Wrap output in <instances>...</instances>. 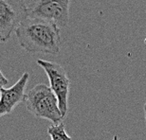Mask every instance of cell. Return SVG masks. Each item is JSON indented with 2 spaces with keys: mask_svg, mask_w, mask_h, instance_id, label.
I'll return each instance as SVG.
<instances>
[{
  "mask_svg": "<svg viewBox=\"0 0 146 140\" xmlns=\"http://www.w3.org/2000/svg\"><path fill=\"white\" fill-rule=\"evenodd\" d=\"M15 35L21 48L30 53L60 52V28L52 22L28 16L16 28Z\"/></svg>",
  "mask_w": 146,
  "mask_h": 140,
  "instance_id": "6da1fadb",
  "label": "cell"
},
{
  "mask_svg": "<svg viewBox=\"0 0 146 140\" xmlns=\"http://www.w3.org/2000/svg\"><path fill=\"white\" fill-rule=\"evenodd\" d=\"M24 102L27 110L35 118L46 119L53 124L61 123L65 118L60 111L56 95L46 84L39 83L29 90Z\"/></svg>",
  "mask_w": 146,
  "mask_h": 140,
  "instance_id": "7a4b0ae2",
  "label": "cell"
},
{
  "mask_svg": "<svg viewBox=\"0 0 146 140\" xmlns=\"http://www.w3.org/2000/svg\"><path fill=\"white\" fill-rule=\"evenodd\" d=\"M70 0H31L28 6L29 16L54 23L65 28L69 22Z\"/></svg>",
  "mask_w": 146,
  "mask_h": 140,
  "instance_id": "3957f363",
  "label": "cell"
},
{
  "mask_svg": "<svg viewBox=\"0 0 146 140\" xmlns=\"http://www.w3.org/2000/svg\"><path fill=\"white\" fill-rule=\"evenodd\" d=\"M38 65L41 66L48 78L49 87L56 95L60 111L64 118H66L68 111V96L70 81L66 70L62 65L54 62L45 60H37Z\"/></svg>",
  "mask_w": 146,
  "mask_h": 140,
  "instance_id": "277c9868",
  "label": "cell"
},
{
  "mask_svg": "<svg viewBox=\"0 0 146 140\" xmlns=\"http://www.w3.org/2000/svg\"><path fill=\"white\" fill-rule=\"evenodd\" d=\"M28 16L26 0H0V42L9 41Z\"/></svg>",
  "mask_w": 146,
  "mask_h": 140,
  "instance_id": "5b68a950",
  "label": "cell"
},
{
  "mask_svg": "<svg viewBox=\"0 0 146 140\" xmlns=\"http://www.w3.org/2000/svg\"><path fill=\"white\" fill-rule=\"evenodd\" d=\"M30 74L25 72L21 78L11 86L10 88H2L0 91V118L10 114L23 102L26 96V87H27Z\"/></svg>",
  "mask_w": 146,
  "mask_h": 140,
  "instance_id": "8992f818",
  "label": "cell"
},
{
  "mask_svg": "<svg viewBox=\"0 0 146 140\" xmlns=\"http://www.w3.org/2000/svg\"><path fill=\"white\" fill-rule=\"evenodd\" d=\"M48 133L51 140H72L66 131L65 124L63 122L58 124H52L48 127Z\"/></svg>",
  "mask_w": 146,
  "mask_h": 140,
  "instance_id": "52a82bcc",
  "label": "cell"
},
{
  "mask_svg": "<svg viewBox=\"0 0 146 140\" xmlns=\"http://www.w3.org/2000/svg\"><path fill=\"white\" fill-rule=\"evenodd\" d=\"M8 83H9L8 79L6 78L4 75H3L1 69H0V91H1V89L4 88V86L7 85Z\"/></svg>",
  "mask_w": 146,
  "mask_h": 140,
  "instance_id": "ba28073f",
  "label": "cell"
},
{
  "mask_svg": "<svg viewBox=\"0 0 146 140\" xmlns=\"http://www.w3.org/2000/svg\"><path fill=\"white\" fill-rule=\"evenodd\" d=\"M144 116H145V122H146V103L144 104Z\"/></svg>",
  "mask_w": 146,
  "mask_h": 140,
  "instance_id": "9c48e42d",
  "label": "cell"
},
{
  "mask_svg": "<svg viewBox=\"0 0 146 140\" xmlns=\"http://www.w3.org/2000/svg\"><path fill=\"white\" fill-rule=\"evenodd\" d=\"M113 140H119V136L118 135H114Z\"/></svg>",
  "mask_w": 146,
  "mask_h": 140,
  "instance_id": "30bf717a",
  "label": "cell"
}]
</instances>
